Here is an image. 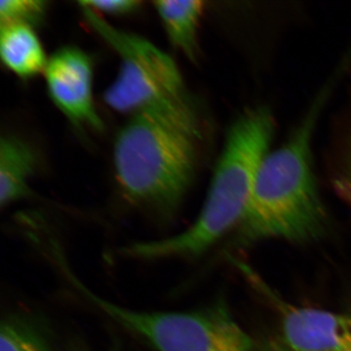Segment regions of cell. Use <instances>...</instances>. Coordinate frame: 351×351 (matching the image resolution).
<instances>
[{"instance_id":"obj_1","label":"cell","mask_w":351,"mask_h":351,"mask_svg":"<svg viewBox=\"0 0 351 351\" xmlns=\"http://www.w3.org/2000/svg\"><path fill=\"white\" fill-rule=\"evenodd\" d=\"M334 80L323 88L288 142L263 157L239 230L249 241H311L326 230L328 216L313 168L311 140Z\"/></svg>"},{"instance_id":"obj_2","label":"cell","mask_w":351,"mask_h":351,"mask_svg":"<svg viewBox=\"0 0 351 351\" xmlns=\"http://www.w3.org/2000/svg\"><path fill=\"white\" fill-rule=\"evenodd\" d=\"M274 131V117L267 108L242 113L228 132L206 200L195 223L173 237L129 245L124 253L147 261L195 258L239 226Z\"/></svg>"},{"instance_id":"obj_3","label":"cell","mask_w":351,"mask_h":351,"mask_svg":"<svg viewBox=\"0 0 351 351\" xmlns=\"http://www.w3.org/2000/svg\"><path fill=\"white\" fill-rule=\"evenodd\" d=\"M199 138L200 133L156 115L131 117L113 149L124 195L159 214L174 212L193 182Z\"/></svg>"},{"instance_id":"obj_4","label":"cell","mask_w":351,"mask_h":351,"mask_svg":"<svg viewBox=\"0 0 351 351\" xmlns=\"http://www.w3.org/2000/svg\"><path fill=\"white\" fill-rule=\"evenodd\" d=\"M90 27L117 52L119 71L104 94L115 112L162 117L201 133L199 117L174 60L138 34L108 24L88 7L80 5Z\"/></svg>"},{"instance_id":"obj_5","label":"cell","mask_w":351,"mask_h":351,"mask_svg":"<svg viewBox=\"0 0 351 351\" xmlns=\"http://www.w3.org/2000/svg\"><path fill=\"white\" fill-rule=\"evenodd\" d=\"M51 262L89 304L157 351H255L250 336L225 306L186 313L136 311L92 292L75 276L63 252Z\"/></svg>"},{"instance_id":"obj_6","label":"cell","mask_w":351,"mask_h":351,"mask_svg":"<svg viewBox=\"0 0 351 351\" xmlns=\"http://www.w3.org/2000/svg\"><path fill=\"white\" fill-rule=\"evenodd\" d=\"M46 86L56 107L73 123L100 130L103 121L95 108L93 64L80 48H61L44 69Z\"/></svg>"},{"instance_id":"obj_7","label":"cell","mask_w":351,"mask_h":351,"mask_svg":"<svg viewBox=\"0 0 351 351\" xmlns=\"http://www.w3.org/2000/svg\"><path fill=\"white\" fill-rule=\"evenodd\" d=\"M286 346L293 351H351V313L311 307L282 308Z\"/></svg>"},{"instance_id":"obj_8","label":"cell","mask_w":351,"mask_h":351,"mask_svg":"<svg viewBox=\"0 0 351 351\" xmlns=\"http://www.w3.org/2000/svg\"><path fill=\"white\" fill-rule=\"evenodd\" d=\"M0 56L4 66L23 80L44 73L48 62L34 27L25 25H1Z\"/></svg>"},{"instance_id":"obj_9","label":"cell","mask_w":351,"mask_h":351,"mask_svg":"<svg viewBox=\"0 0 351 351\" xmlns=\"http://www.w3.org/2000/svg\"><path fill=\"white\" fill-rule=\"evenodd\" d=\"M36 156L29 145L15 137L0 141V204L9 206L31 193L29 181Z\"/></svg>"},{"instance_id":"obj_10","label":"cell","mask_w":351,"mask_h":351,"mask_svg":"<svg viewBox=\"0 0 351 351\" xmlns=\"http://www.w3.org/2000/svg\"><path fill=\"white\" fill-rule=\"evenodd\" d=\"M154 5L171 43L186 56L195 58L204 3L199 0H159Z\"/></svg>"},{"instance_id":"obj_11","label":"cell","mask_w":351,"mask_h":351,"mask_svg":"<svg viewBox=\"0 0 351 351\" xmlns=\"http://www.w3.org/2000/svg\"><path fill=\"white\" fill-rule=\"evenodd\" d=\"M0 351H53L38 328L23 318L9 317L2 321Z\"/></svg>"},{"instance_id":"obj_12","label":"cell","mask_w":351,"mask_h":351,"mask_svg":"<svg viewBox=\"0 0 351 351\" xmlns=\"http://www.w3.org/2000/svg\"><path fill=\"white\" fill-rule=\"evenodd\" d=\"M47 2L41 0H2L0 2L1 25H25L34 27L43 20Z\"/></svg>"},{"instance_id":"obj_13","label":"cell","mask_w":351,"mask_h":351,"mask_svg":"<svg viewBox=\"0 0 351 351\" xmlns=\"http://www.w3.org/2000/svg\"><path fill=\"white\" fill-rule=\"evenodd\" d=\"M142 2L138 0H84L80 5L88 7L98 14L110 15H126L135 12Z\"/></svg>"},{"instance_id":"obj_14","label":"cell","mask_w":351,"mask_h":351,"mask_svg":"<svg viewBox=\"0 0 351 351\" xmlns=\"http://www.w3.org/2000/svg\"><path fill=\"white\" fill-rule=\"evenodd\" d=\"M335 181L341 193L351 200V135L346 144L343 161L339 165Z\"/></svg>"},{"instance_id":"obj_15","label":"cell","mask_w":351,"mask_h":351,"mask_svg":"<svg viewBox=\"0 0 351 351\" xmlns=\"http://www.w3.org/2000/svg\"><path fill=\"white\" fill-rule=\"evenodd\" d=\"M263 351H293L287 346H274V348H267V350Z\"/></svg>"}]
</instances>
